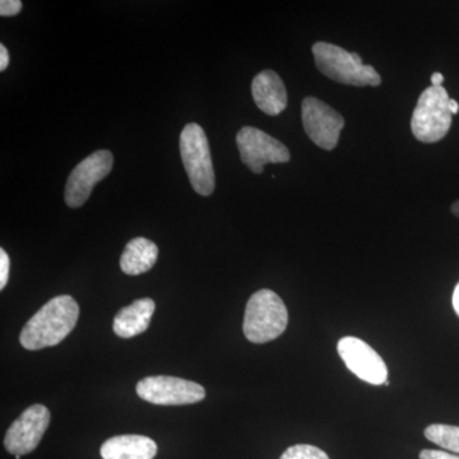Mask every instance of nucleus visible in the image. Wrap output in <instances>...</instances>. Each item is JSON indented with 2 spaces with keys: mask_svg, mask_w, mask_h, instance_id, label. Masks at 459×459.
<instances>
[{
  "mask_svg": "<svg viewBox=\"0 0 459 459\" xmlns=\"http://www.w3.org/2000/svg\"><path fill=\"white\" fill-rule=\"evenodd\" d=\"M78 316L80 307L72 296H56L26 323L20 342L30 351L56 346L74 331Z\"/></svg>",
  "mask_w": 459,
  "mask_h": 459,
  "instance_id": "f257e3e1",
  "label": "nucleus"
},
{
  "mask_svg": "<svg viewBox=\"0 0 459 459\" xmlns=\"http://www.w3.org/2000/svg\"><path fill=\"white\" fill-rule=\"evenodd\" d=\"M312 50L319 71L334 82L356 87H376L382 83L374 66L364 65L359 54L322 41L314 44Z\"/></svg>",
  "mask_w": 459,
  "mask_h": 459,
  "instance_id": "f03ea898",
  "label": "nucleus"
},
{
  "mask_svg": "<svg viewBox=\"0 0 459 459\" xmlns=\"http://www.w3.org/2000/svg\"><path fill=\"white\" fill-rule=\"evenodd\" d=\"M289 312L282 299L271 290H259L247 304L243 331L252 343H267L286 331Z\"/></svg>",
  "mask_w": 459,
  "mask_h": 459,
  "instance_id": "7ed1b4c3",
  "label": "nucleus"
},
{
  "mask_svg": "<svg viewBox=\"0 0 459 459\" xmlns=\"http://www.w3.org/2000/svg\"><path fill=\"white\" fill-rule=\"evenodd\" d=\"M180 153L184 168L199 195L208 197L216 186V178L207 135L201 126L186 124L180 134Z\"/></svg>",
  "mask_w": 459,
  "mask_h": 459,
  "instance_id": "20e7f679",
  "label": "nucleus"
},
{
  "mask_svg": "<svg viewBox=\"0 0 459 459\" xmlns=\"http://www.w3.org/2000/svg\"><path fill=\"white\" fill-rule=\"evenodd\" d=\"M449 100L443 86H431L421 93L411 120V129L416 140L435 143L448 134L453 117Z\"/></svg>",
  "mask_w": 459,
  "mask_h": 459,
  "instance_id": "39448f33",
  "label": "nucleus"
},
{
  "mask_svg": "<svg viewBox=\"0 0 459 459\" xmlns=\"http://www.w3.org/2000/svg\"><path fill=\"white\" fill-rule=\"evenodd\" d=\"M137 394L142 400L160 406H183L204 400L205 389L198 383L181 377H147L138 382Z\"/></svg>",
  "mask_w": 459,
  "mask_h": 459,
  "instance_id": "423d86ee",
  "label": "nucleus"
},
{
  "mask_svg": "<svg viewBox=\"0 0 459 459\" xmlns=\"http://www.w3.org/2000/svg\"><path fill=\"white\" fill-rule=\"evenodd\" d=\"M241 161L255 174H262L264 165L289 162V148L276 138L255 126H244L237 134Z\"/></svg>",
  "mask_w": 459,
  "mask_h": 459,
  "instance_id": "0eeeda50",
  "label": "nucleus"
},
{
  "mask_svg": "<svg viewBox=\"0 0 459 459\" xmlns=\"http://www.w3.org/2000/svg\"><path fill=\"white\" fill-rule=\"evenodd\" d=\"M113 164V153L108 150H100L75 166L66 181V205L71 208L82 207L96 184L110 174Z\"/></svg>",
  "mask_w": 459,
  "mask_h": 459,
  "instance_id": "6e6552de",
  "label": "nucleus"
},
{
  "mask_svg": "<svg viewBox=\"0 0 459 459\" xmlns=\"http://www.w3.org/2000/svg\"><path fill=\"white\" fill-rule=\"evenodd\" d=\"M301 117L307 137L325 151L336 148L344 126L342 115L316 98H307L301 105Z\"/></svg>",
  "mask_w": 459,
  "mask_h": 459,
  "instance_id": "1a4fd4ad",
  "label": "nucleus"
},
{
  "mask_svg": "<svg viewBox=\"0 0 459 459\" xmlns=\"http://www.w3.org/2000/svg\"><path fill=\"white\" fill-rule=\"evenodd\" d=\"M337 351L346 367L356 377L373 385H385L388 369L379 353L358 337H343L338 341Z\"/></svg>",
  "mask_w": 459,
  "mask_h": 459,
  "instance_id": "9d476101",
  "label": "nucleus"
},
{
  "mask_svg": "<svg viewBox=\"0 0 459 459\" xmlns=\"http://www.w3.org/2000/svg\"><path fill=\"white\" fill-rule=\"evenodd\" d=\"M49 424V410L44 404H32L9 427L5 449L14 455H29L38 448Z\"/></svg>",
  "mask_w": 459,
  "mask_h": 459,
  "instance_id": "9b49d317",
  "label": "nucleus"
},
{
  "mask_svg": "<svg viewBox=\"0 0 459 459\" xmlns=\"http://www.w3.org/2000/svg\"><path fill=\"white\" fill-rule=\"evenodd\" d=\"M253 99L256 107L270 117H277L287 107L285 83L273 71H263L256 74L252 83Z\"/></svg>",
  "mask_w": 459,
  "mask_h": 459,
  "instance_id": "f8f14e48",
  "label": "nucleus"
},
{
  "mask_svg": "<svg viewBox=\"0 0 459 459\" xmlns=\"http://www.w3.org/2000/svg\"><path fill=\"white\" fill-rule=\"evenodd\" d=\"M157 444L143 435H119L101 446L102 459H153Z\"/></svg>",
  "mask_w": 459,
  "mask_h": 459,
  "instance_id": "ddd939ff",
  "label": "nucleus"
},
{
  "mask_svg": "<svg viewBox=\"0 0 459 459\" xmlns=\"http://www.w3.org/2000/svg\"><path fill=\"white\" fill-rule=\"evenodd\" d=\"M155 301L152 299H140L117 312L114 319V332L117 336L132 338L146 332L151 318L155 313Z\"/></svg>",
  "mask_w": 459,
  "mask_h": 459,
  "instance_id": "4468645a",
  "label": "nucleus"
},
{
  "mask_svg": "<svg viewBox=\"0 0 459 459\" xmlns=\"http://www.w3.org/2000/svg\"><path fill=\"white\" fill-rule=\"evenodd\" d=\"M159 258V247L153 241L144 238H135L126 244L122 256H120V268L129 276H138L146 273Z\"/></svg>",
  "mask_w": 459,
  "mask_h": 459,
  "instance_id": "2eb2a0df",
  "label": "nucleus"
},
{
  "mask_svg": "<svg viewBox=\"0 0 459 459\" xmlns=\"http://www.w3.org/2000/svg\"><path fill=\"white\" fill-rule=\"evenodd\" d=\"M425 437L446 451L459 453V427L433 424L425 429Z\"/></svg>",
  "mask_w": 459,
  "mask_h": 459,
  "instance_id": "dca6fc26",
  "label": "nucleus"
},
{
  "mask_svg": "<svg viewBox=\"0 0 459 459\" xmlns=\"http://www.w3.org/2000/svg\"><path fill=\"white\" fill-rule=\"evenodd\" d=\"M280 459H331L327 453L322 451L318 446L309 444H298V446L287 448Z\"/></svg>",
  "mask_w": 459,
  "mask_h": 459,
  "instance_id": "f3484780",
  "label": "nucleus"
},
{
  "mask_svg": "<svg viewBox=\"0 0 459 459\" xmlns=\"http://www.w3.org/2000/svg\"><path fill=\"white\" fill-rule=\"evenodd\" d=\"M22 11V2L20 0H2L0 2V16H17Z\"/></svg>",
  "mask_w": 459,
  "mask_h": 459,
  "instance_id": "a211bd4d",
  "label": "nucleus"
},
{
  "mask_svg": "<svg viewBox=\"0 0 459 459\" xmlns=\"http://www.w3.org/2000/svg\"><path fill=\"white\" fill-rule=\"evenodd\" d=\"M9 268L11 261L4 249H0V290H4L9 279Z\"/></svg>",
  "mask_w": 459,
  "mask_h": 459,
  "instance_id": "6ab92c4d",
  "label": "nucleus"
},
{
  "mask_svg": "<svg viewBox=\"0 0 459 459\" xmlns=\"http://www.w3.org/2000/svg\"><path fill=\"white\" fill-rule=\"evenodd\" d=\"M420 459H459V455L444 451H434V449H424L420 452Z\"/></svg>",
  "mask_w": 459,
  "mask_h": 459,
  "instance_id": "aec40b11",
  "label": "nucleus"
},
{
  "mask_svg": "<svg viewBox=\"0 0 459 459\" xmlns=\"http://www.w3.org/2000/svg\"><path fill=\"white\" fill-rule=\"evenodd\" d=\"M9 65V53L4 45H0V71L4 72Z\"/></svg>",
  "mask_w": 459,
  "mask_h": 459,
  "instance_id": "412c9836",
  "label": "nucleus"
},
{
  "mask_svg": "<svg viewBox=\"0 0 459 459\" xmlns=\"http://www.w3.org/2000/svg\"><path fill=\"white\" fill-rule=\"evenodd\" d=\"M453 307H455V313L459 316V283L455 286V294H453Z\"/></svg>",
  "mask_w": 459,
  "mask_h": 459,
  "instance_id": "4be33fe9",
  "label": "nucleus"
},
{
  "mask_svg": "<svg viewBox=\"0 0 459 459\" xmlns=\"http://www.w3.org/2000/svg\"><path fill=\"white\" fill-rule=\"evenodd\" d=\"M443 82L444 75L442 74H434L431 75V84H433V86H442Z\"/></svg>",
  "mask_w": 459,
  "mask_h": 459,
  "instance_id": "5701e85b",
  "label": "nucleus"
},
{
  "mask_svg": "<svg viewBox=\"0 0 459 459\" xmlns=\"http://www.w3.org/2000/svg\"><path fill=\"white\" fill-rule=\"evenodd\" d=\"M449 110H451L452 115L459 113V104L455 100H449Z\"/></svg>",
  "mask_w": 459,
  "mask_h": 459,
  "instance_id": "b1692460",
  "label": "nucleus"
},
{
  "mask_svg": "<svg viewBox=\"0 0 459 459\" xmlns=\"http://www.w3.org/2000/svg\"><path fill=\"white\" fill-rule=\"evenodd\" d=\"M452 213L459 219V201L455 202V204L452 205Z\"/></svg>",
  "mask_w": 459,
  "mask_h": 459,
  "instance_id": "393cba45",
  "label": "nucleus"
}]
</instances>
